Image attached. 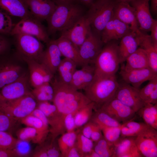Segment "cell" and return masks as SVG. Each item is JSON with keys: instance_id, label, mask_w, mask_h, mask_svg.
<instances>
[{"instance_id": "obj_1", "label": "cell", "mask_w": 157, "mask_h": 157, "mask_svg": "<svg viewBox=\"0 0 157 157\" xmlns=\"http://www.w3.org/2000/svg\"><path fill=\"white\" fill-rule=\"evenodd\" d=\"M54 1L55 9L46 20L49 34L66 30L83 15L81 7L74 2Z\"/></svg>"}, {"instance_id": "obj_2", "label": "cell", "mask_w": 157, "mask_h": 157, "mask_svg": "<svg viewBox=\"0 0 157 157\" xmlns=\"http://www.w3.org/2000/svg\"><path fill=\"white\" fill-rule=\"evenodd\" d=\"M119 85L115 75L94 76L92 82L84 90V94L94 103V110L97 109L114 97Z\"/></svg>"}, {"instance_id": "obj_3", "label": "cell", "mask_w": 157, "mask_h": 157, "mask_svg": "<svg viewBox=\"0 0 157 157\" xmlns=\"http://www.w3.org/2000/svg\"><path fill=\"white\" fill-rule=\"evenodd\" d=\"M113 40L105 44L97 57L94 65L95 76H106L115 75L121 64L118 44Z\"/></svg>"}, {"instance_id": "obj_4", "label": "cell", "mask_w": 157, "mask_h": 157, "mask_svg": "<svg viewBox=\"0 0 157 157\" xmlns=\"http://www.w3.org/2000/svg\"><path fill=\"white\" fill-rule=\"evenodd\" d=\"M50 83L54 91L52 102L58 113L65 106L85 103L89 100L84 94L61 82L56 76H54Z\"/></svg>"}, {"instance_id": "obj_5", "label": "cell", "mask_w": 157, "mask_h": 157, "mask_svg": "<svg viewBox=\"0 0 157 157\" xmlns=\"http://www.w3.org/2000/svg\"><path fill=\"white\" fill-rule=\"evenodd\" d=\"M116 0H96L90 6L85 16L93 32L100 36L105 26L113 16Z\"/></svg>"}, {"instance_id": "obj_6", "label": "cell", "mask_w": 157, "mask_h": 157, "mask_svg": "<svg viewBox=\"0 0 157 157\" xmlns=\"http://www.w3.org/2000/svg\"><path fill=\"white\" fill-rule=\"evenodd\" d=\"M26 62L15 53L0 56V90L28 70Z\"/></svg>"}, {"instance_id": "obj_7", "label": "cell", "mask_w": 157, "mask_h": 157, "mask_svg": "<svg viewBox=\"0 0 157 157\" xmlns=\"http://www.w3.org/2000/svg\"><path fill=\"white\" fill-rule=\"evenodd\" d=\"M15 53L24 60H33L38 62L44 50L41 42L33 36L19 34L14 35Z\"/></svg>"}, {"instance_id": "obj_8", "label": "cell", "mask_w": 157, "mask_h": 157, "mask_svg": "<svg viewBox=\"0 0 157 157\" xmlns=\"http://www.w3.org/2000/svg\"><path fill=\"white\" fill-rule=\"evenodd\" d=\"M37 105L36 100L32 94L14 99H0V108L8 115L18 119L31 114Z\"/></svg>"}, {"instance_id": "obj_9", "label": "cell", "mask_w": 157, "mask_h": 157, "mask_svg": "<svg viewBox=\"0 0 157 157\" xmlns=\"http://www.w3.org/2000/svg\"><path fill=\"white\" fill-rule=\"evenodd\" d=\"M19 34L33 36L46 44L50 41L47 30L41 21L32 16L21 19L13 26L10 34L13 36Z\"/></svg>"}, {"instance_id": "obj_10", "label": "cell", "mask_w": 157, "mask_h": 157, "mask_svg": "<svg viewBox=\"0 0 157 157\" xmlns=\"http://www.w3.org/2000/svg\"><path fill=\"white\" fill-rule=\"evenodd\" d=\"M104 44L100 36L92 30L79 48V54L84 65L94 64Z\"/></svg>"}, {"instance_id": "obj_11", "label": "cell", "mask_w": 157, "mask_h": 157, "mask_svg": "<svg viewBox=\"0 0 157 157\" xmlns=\"http://www.w3.org/2000/svg\"><path fill=\"white\" fill-rule=\"evenodd\" d=\"M28 70L13 82L6 85L0 90L3 99L11 100L31 94Z\"/></svg>"}, {"instance_id": "obj_12", "label": "cell", "mask_w": 157, "mask_h": 157, "mask_svg": "<svg viewBox=\"0 0 157 157\" xmlns=\"http://www.w3.org/2000/svg\"><path fill=\"white\" fill-rule=\"evenodd\" d=\"M139 89L124 82L119 83L114 97L136 113L145 104L140 97Z\"/></svg>"}, {"instance_id": "obj_13", "label": "cell", "mask_w": 157, "mask_h": 157, "mask_svg": "<svg viewBox=\"0 0 157 157\" xmlns=\"http://www.w3.org/2000/svg\"><path fill=\"white\" fill-rule=\"evenodd\" d=\"M135 142L143 157H157V130L148 126L136 136Z\"/></svg>"}, {"instance_id": "obj_14", "label": "cell", "mask_w": 157, "mask_h": 157, "mask_svg": "<svg viewBox=\"0 0 157 157\" xmlns=\"http://www.w3.org/2000/svg\"><path fill=\"white\" fill-rule=\"evenodd\" d=\"M97 109L105 112L121 124L133 119L136 113L131 108L115 97L96 110Z\"/></svg>"}, {"instance_id": "obj_15", "label": "cell", "mask_w": 157, "mask_h": 157, "mask_svg": "<svg viewBox=\"0 0 157 157\" xmlns=\"http://www.w3.org/2000/svg\"><path fill=\"white\" fill-rule=\"evenodd\" d=\"M92 30L90 23L83 15L71 26L62 31V36L70 41L78 48Z\"/></svg>"}, {"instance_id": "obj_16", "label": "cell", "mask_w": 157, "mask_h": 157, "mask_svg": "<svg viewBox=\"0 0 157 157\" xmlns=\"http://www.w3.org/2000/svg\"><path fill=\"white\" fill-rule=\"evenodd\" d=\"M24 61L27 66L31 87L34 88L45 83H51L54 75L45 65L33 60Z\"/></svg>"}, {"instance_id": "obj_17", "label": "cell", "mask_w": 157, "mask_h": 157, "mask_svg": "<svg viewBox=\"0 0 157 157\" xmlns=\"http://www.w3.org/2000/svg\"><path fill=\"white\" fill-rule=\"evenodd\" d=\"M119 74L124 82L138 89L143 83L157 76L150 67L127 70L121 66Z\"/></svg>"}, {"instance_id": "obj_18", "label": "cell", "mask_w": 157, "mask_h": 157, "mask_svg": "<svg viewBox=\"0 0 157 157\" xmlns=\"http://www.w3.org/2000/svg\"><path fill=\"white\" fill-rule=\"evenodd\" d=\"M132 31L130 26L114 17L107 23L101 33L104 44L113 40H117Z\"/></svg>"}, {"instance_id": "obj_19", "label": "cell", "mask_w": 157, "mask_h": 157, "mask_svg": "<svg viewBox=\"0 0 157 157\" xmlns=\"http://www.w3.org/2000/svg\"><path fill=\"white\" fill-rule=\"evenodd\" d=\"M113 17L129 25L133 32L139 29L135 11L129 3L121 0H116L113 11Z\"/></svg>"}, {"instance_id": "obj_20", "label": "cell", "mask_w": 157, "mask_h": 157, "mask_svg": "<svg viewBox=\"0 0 157 157\" xmlns=\"http://www.w3.org/2000/svg\"><path fill=\"white\" fill-rule=\"evenodd\" d=\"M149 0H135L130 3L135 9L139 29L141 31H150L154 20L150 12Z\"/></svg>"}, {"instance_id": "obj_21", "label": "cell", "mask_w": 157, "mask_h": 157, "mask_svg": "<svg viewBox=\"0 0 157 157\" xmlns=\"http://www.w3.org/2000/svg\"><path fill=\"white\" fill-rule=\"evenodd\" d=\"M40 58L39 63L45 65L55 75L60 64L62 56L55 40H50Z\"/></svg>"}, {"instance_id": "obj_22", "label": "cell", "mask_w": 157, "mask_h": 157, "mask_svg": "<svg viewBox=\"0 0 157 157\" xmlns=\"http://www.w3.org/2000/svg\"><path fill=\"white\" fill-rule=\"evenodd\" d=\"M31 15L40 21L47 20L56 7L52 0H26Z\"/></svg>"}, {"instance_id": "obj_23", "label": "cell", "mask_w": 157, "mask_h": 157, "mask_svg": "<svg viewBox=\"0 0 157 157\" xmlns=\"http://www.w3.org/2000/svg\"><path fill=\"white\" fill-rule=\"evenodd\" d=\"M76 69L74 73L70 85L75 90H84L93 81L95 75L94 64H89Z\"/></svg>"}, {"instance_id": "obj_24", "label": "cell", "mask_w": 157, "mask_h": 157, "mask_svg": "<svg viewBox=\"0 0 157 157\" xmlns=\"http://www.w3.org/2000/svg\"><path fill=\"white\" fill-rule=\"evenodd\" d=\"M135 33L139 47L147 54L149 67L157 73V48L155 47L150 36L139 29Z\"/></svg>"}, {"instance_id": "obj_25", "label": "cell", "mask_w": 157, "mask_h": 157, "mask_svg": "<svg viewBox=\"0 0 157 157\" xmlns=\"http://www.w3.org/2000/svg\"><path fill=\"white\" fill-rule=\"evenodd\" d=\"M136 137H121L114 144L115 157H142L135 143Z\"/></svg>"}, {"instance_id": "obj_26", "label": "cell", "mask_w": 157, "mask_h": 157, "mask_svg": "<svg viewBox=\"0 0 157 157\" xmlns=\"http://www.w3.org/2000/svg\"><path fill=\"white\" fill-rule=\"evenodd\" d=\"M0 9L21 19L32 16L26 0H0Z\"/></svg>"}, {"instance_id": "obj_27", "label": "cell", "mask_w": 157, "mask_h": 157, "mask_svg": "<svg viewBox=\"0 0 157 157\" xmlns=\"http://www.w3.org/2000/svg\"><path fill=\"white\" fill-rule=\"evenodd\" d=\"M20 119L22 124L36 129L37 135L34 142L39 144L43 143L50 131L48 122L42 121L30 114Z\"/></svg>"}, {"instance_id": "obj_28", "label": "cell", "mask_w": 157, "mask_h": 157, "mask_svg": "<svg viewBox=\"0 0 157 157\" xmlns=\"http://www.w3.org/2000/svg\"><path fill=\"white\" fill-rule=\"evenodd\" d=\"M55 40L62 56L73 61L77 66L84 65L80 57L78 47L62 35Z\"/></svg>"}, {"instance_id": "obj_29", "label": "cell", "mask_w": 157, "mask_h": 157, "mask_svg": "<svg viewBox=\"0 0 157 157\" xmlns=\"http://www.w3.org/2000/svg\"><path fill=\"white\" fill-rule=\"evenodd\" d=\"M138 47L135 33L131 31L122 38L118 45L120 63L125 62L127 58L135 51Z\"/></svg>"}, {"instance_id": "obj_30", "label": "cell", "mask_w": 157, "mask_h": 157, "mask_svg": "<svg viewBox=\"0 0 157 157\" xmlns=\"http://www.w3.org/2000/svg\"><path fill=\"white\" fill-rule=\"evenodd\" d=\"M126 61L125 65L121 66L125 70L149 67L147 54L144 50L140 47L129 56Z\"/></svg>"}, {"instance_id": "obj_31", "label": "cell", "mask_w": 157, "mask_h": 157, "mask_svg": "<svg viewBox=\"0 0 157 157\" xmlns=\"http://www.w3.org/2000/svg\"><path fill=\"white\" fill-rule=\"evenodd\" d=\"M77 65L73 61L64 58L62 59L57 71L58 80L63 83L69 85Z\"/></svg>"}, {"instance_id": "obj_32", "label": "cell", "mask_w": 157, "mask_h": 157, "mask_svg": "<svg viewBox=\"0 0 157 157\" xmlns=\"http://www.w3.org/2000/svg\"><path fill=\"white\" fill-rule=\"evenodd\" d=\"M49 101L38 102L37 106L47 118L51 131L55 130L58 126L59 116L55 105Z\"/></svg>"}, {"instance_id": "obj_33", "label": "cell", "mask_w": 157, "mask_h": 157, "mask_svg": "<svg viewBox=\"0 0 157 157\" xmlns=\"http://www.w3.org/2000/svg\"><path fill=\"white\" fill-rule=\"evenodd\" d=\"M136 113L147 125L157 130V104L145 103Z\"/></svg>"}, {"instance_id": "obj_34", "label": "cell", "mask_w": 157, "mask_h": 157, "mask_svg": "<svg viewBox=\"0 0 157 157\" xmlns=\"http://www.w3.org/2000/svg\"><path fill=\"white\" fill-rule=\"evenodd\" d=\"M31 93L38 102H52L54 94L53 87L50 83H44L32 89Z\"/></svg>"}, {"instance_id": "obj_35", "label": "cell", "mask_w": 157, "mask_h": 157, "mask_svg": "<svg viewBox=\"0 0 157 157\" xmlns=\"http://www.w3.org/2000/svg\"><path fill=\"white\" fill-rule=\"evenodd\" d=\"M133 119L122 124L121 137H136L149 126L144 122H136Z\"/></svg>"}, {"instance_id": "obj_36", "label": "cell", "mask_w": 157, "mask_h": 157, "mask_svg": "<svg viewBox=\"0 0 157 157\" xmlns=\"http://www.w3.org/2000/svg\"><path fill=\"white\" fill-rule=\"evenodd\" d=\"M80 131L64 133L58 140L57 143L63 157H65L69 150L74 144L77 134Z\"/></svg>"}, {"instance_id": "obj_37", "label": "cell", "mask_w": 157, "mask_h": 157, "mask_svg": "<svg viewBox=\"0 0 157 157\" xmlns=\"http://www.w3.org/2000/svg\"><path fill=\"white\" fill-rule=\"evenodd\" d=\"M93 149L100 157H115V144L107 141L104 136L98 141L94 142Z\"/></svg>"}, {"instance_id": "obj_38", "label": "cell", "mask_w": 157, "mask_h": 157, "mask_svg": "<svg viewBox=\"0 0 157 157\" xmlns=\"http://www.w3.org/2000/svg\"><path fill=\"white\" fill-rule=\"evenodd\" d=\"M94 106V103L91 102L76 113L74 119L76 129L83 126L90 120L93 113Z\"/></svg>"}, {"instance_id": "obj_39", "label": "cell", "mask_w": 157, "mask_h": 157, "mask_svg": "<svg viewBox=\"0 0 157 157\" xmlns=\"http://www.w3.org/2000/svg\"><path fill=\"white\" fill-rule=\"evenodd\" d=\"M90 120L99 126L108 127L120 126L122 124L105 112L99 109L95 110Z\"/></svg>"}, {"instance_id": "obj_40", "label": "cell", "mask_w": 157, "mask_h": 157, "mask_svg": "<svg viewBox=\"0 0 157 157\" xmlns=\"http://www.w3.org/2000/svg\"><path fill=\"white\" fill-rule=\"evenodd\" d=\"M75 143L82 157H85L93 149L94 142L83 135L80 131L77 134Z\"/></svg>"}, {"instance_id": "obj_41", "label": "cell", "mask_w": 157, "mask_h": 157, "mask_svg": "<svg viewBox=\"0 0 157 157\" xmlns=\"http://www.w3.org/2000/svg\"><path fill=\"white\" fill-rule=\"evenodd\" d=\"M121 125L115 127L99 126L102 131L104 138L108 142L115 144L121 137Z\"/></svg>"}, {"instance_id": "obj_42", "label": "cell", "mask_w": 157, "mask_h": 157, "mask_svg": "<svg viewBox=\"0 0 157 157\" xmlns=\"http://www.w3.org/2000/svg\"><path fill=\"white\" fill-rule=\"evenodd\" d=\"M20 141L8 132L0 131V149H15Z\"/></svg>"}, {"instance_id": "obj_43", "label": "cell", "mask_w": 157, "mask_h": 157, "mask_svg": "<svg viewBox=\"0 0 157 157\" xmlns=\"http://www.w3.org/2000/svg\"><path fill=\"white\" fill-rule=\"evenodd\" d=\"M18 119L8 115L0 108V131L10 130Z\"/></svg>"}, {"instance_id": "obj_44", "label": "cell", "mask_w": 157, "mask_h": 157, "mask_svg": "<svg viewBox=\"0 0 157 157\" xmlns=\"http://www.w3.org/2000/svg\"><path fill=\"white\" fill-rule=\"evenodd\" d=\"M13 26L10 15L0 9V34H10Z\"/></svg>"}, {"instance_id": "obj_45", "label": "cell", "mask_w": 157, "mask_h": 157, "mask_svg": "<svg viewBox=\"0 0 157 157\" xmlns=\"http://www.w3.org/2000/svg\"><path fill=\"white\" fill-rule=\"evenodd\" d=\"M36 135V129L34 128L28 126L20 129L17 133L18 139L24 142L32 141L34 142Z\"/></svg>"}, {"instance_id": "obj_46", "label": "cell", "mask_w": 157, "mask_h": 157, "mask_svg": "<svg viewBox=\"0 0 157 157\" xmlns=\"http://www.w3.org/2000/svg\"><path fill=\"white\" fill-rule=\"evenodd\" d=\"M149 81L146 85L139 89L140 97L145 103L154 90L157 88V76Z\"/></svg>"}, {"instance_id": "obj_47", "label": "cell", "mask_w": 157, "mask_h": 157, "mask_svg": "<svg viewBox=\"0 0 157 157\" xmlns=\"http://www.w3.org/2000/svg\"><path fill=\"white\" fill-rule=\"evenodd\" d=\"M77 112L68 114L65 117L64 119V126L67 132H71L75 131L76 129L74 115Z\"/></svg>"}, {"instance_id": "obj_48", "label": "cell", "mask_w": 157, "mask_h": 157, "mask_svg": "<svg viewBox=\"0 0 157 157\" xmlns=\"http://www.w3.org/2000/svg\"><path fill=\"white\" fill-rule=\"evenodd\" d=\"M55 141L51 142L50 144L45 146L48 157H62L58 144H56Z\"/></svg>"}, {"instance_id": "obj_49", "label": "cell", "mask_w": 157, "mask_h": 157, "mask_svg": "<svg viewBox=\"0 0 157 157\" xmlns=\"http://www.w3.org/2000/svg\"><path fill=\"white\" fill-rule=\"evenodd\" d=\"M10 48L9 41L0 34V56L9 53Z\"/></svg>"}, {"instance_id": "obj_50", "label": "cell", "mask_w": 157, "mask_h": 157, "mask_svg": "<svg viewBox=\"0 0 157 157\" xmlns=\"http://www.w3.org/2000/svg\"><path fill=\"white\" fill-rule=\"evenodd\" d=\"M97 124L90 120L84 124L81 132L85 137L90 138L91 134Z\"/></svg>"}, {"instance_id": "obj_51", "label": "cell", "mask_w": 157, "mask_h": 157, "mask_svg": "<svg viewBox=\"0 0 157 157\" xmlns=\"http://www.w3.org/2000/svg\"><path fill=\"white\" fill-rule=\"evenodd\" d=\"M23 156L15 149H0V157H21Z\"/></svg>"}, {"instance_id": "obj_52", "label": "cell", "mask_w": 157, "mask_h": 157, "mask_svg": "<svg viewBox=\"0 0 157 157\" xmlns=\"http://www.w3.org/2000/svg\"><path fill=\"white\" fill-rule=\"evenodd\" d=\"M150 35L155 47L157 48V21L154 19L151 25Z\"/></svg>"}, {"instance_id": "obj_53", "label": "cell", "mask_w": 157, "mask_h": 157, "mask_svg": "<svg viewBox=\"0 0 157 157\" xmlns=\"http://www.w3.org/2000/svg\"><path fill=\"white\" fill-rule=\"evenodd\" d=\"M103 137L102 131L97 124L91 134L90 139L94 142L98 141Z\"/></svg>"}, {"instance_id": "obj_54", "label": "cell", "mask_w": 157, "mask_h": 157, "mask_svg": "<svg viewBox=\"0 0 157 157\" xmlns=\"http://www.w3.org/2000/svg\"><path fill=\"white\" fill-rule=\"evenodd\" d=\"M65 157H82L75 143L69 150Z\"/></svg>"}, {"instance_id": "obj_55", "label": "cell", "mask_w": 157, "mask_h": 157, "mask_svg": "<svg viewBox=\"0 0 157 157\" xmlns=\"http://www.w3.org/2000/svg\"><path fill=\"white\" fill-rule=\"evenodd\" d=\"M32 156L34 157H48L45 146L36 151Z\"/></svg>"}, {"instance_id": "obj_56", "label": "cell", "mask_w": 157, "mask_h": 157, "mask_svg": "<svg viewBox=\"0 0 157 157\" xmlns=\"http://www.w3.org/2000/svg\"><path fill=\"white\" fill-rule=\"evenodd\" d=\"M151 9L153 13L156 14L157 13V0H151Z\"/></svg>"}, {"instance_id": "obj_57", "label": "cell", "mask_w": 157, "mask_h": 157, "mask_svg": "<svg viewBox=\"0 0 157 157\" xmlns=\"http://www.w3.org/2000/svg\"><path fill=\"white\" fill-rule=\"evenodd\" d=\"M85 157H100L99 154L93 149Z\"/></svg>"}, {"instance_id": "obj_58", "label": "cell", "mask_w": 157, "mask_h": 157, "mask_svg": "<svg viewBox=\"0 0 157 157\" xmlns=\"http://www.w3.org/2000/svg\"><path fill=\"white\" fill-rule=\"evenodd\" d=\"M83 4L90 6L94 2V0H79Z\"/></svg>"}, {"instance_id": "obj_59", "label": "cell", "mask_w": 157, "mask_h": 157, "mask_svg": "<svg viewBox=\"0 0 157 157\" xmlns=\"http://www.w3.org/2000/svg\"><path fill=\"white\" fill-rule=\"evenodd\" d=\"M60 1L69 2H74L76 0H59Z\"/></svg>"}, {"instance_id": "obj_60", "label": "cell", "mask_w": 157, "mask_h": 157, "mask_svg": "<svg viewBox=\"0 0 157 157\" xmlns=\"http://www.w3.org/2000/svg\"><path fill=\"white\" fill-rule=\"evenodd\" d=\"M121 0L130 3L131 2L135 0Z\"/></svg>"}, {"instance_id": "obj_61", "label": "cell", "mask_w": 157, "mask_h": 157, "mask_svg": "<svg viewBox=\"0 0 157 157\" xmlns=\"http://www.w3.org/2000/svg\"><path fill=\"white\" fill-rule=\"evenodd\" d=\"M2 99V98L1 95L0 94V99Z\"/></svg>"}]
</instances>
